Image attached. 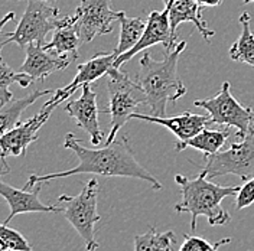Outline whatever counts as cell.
Segmentation results:
<instances>
[{"label":"cell","instance_id":"cell-1","mask_svg":"<svg viewBox=\"0 0 254 251\" xmlns=\"http://www.w3.org/2000/svg\"><path fill=\"white\" fill-rule=\"evenodd\" d=\"M64 147L72 150L77 155L79 160L78 165L63 172L31 175L23 189H32L38 184H47L54 179L68 178L79 173H91L106 178H134L149 182L155 190L162 189V184L158 179L137 162L131 144L126 136H123L120 140H114L110 144H106L101 149H88L82 146L72 133H68L64 140Z\"/></svg>","mask_w":254,"mask_h":251},{"label":"cell","instance_id":"cell-2","mask_svg":"<svg viewBox=\"0 0 254 251\" xmlns=\"http://www.w3.org/2000/svg\"><path fill=\"white\" fill-rule=\"evenodd\" d=\"M185 47L187 42L179 41L172 51L163 52L165 58L162 61L153 60L150 54H144L139 61L140 71L136 81L142 87L146 104L155 117H165L166 104L169 101L176 104L187 93V87L178 75V61Z\"/></svg>","mask_w":254,"mask_h":251},{"label":"cell","instance_id":"cell-3","mask_svg":"<svg viewBox=\"0 0 254 251\" xmlns=\"http://www.w3.org/2000/svg\"><path fill=\"white\" fill-rule=\"evenodd\" d=\"M175 182L181 188L182 201L175 205L178 214H190V230H196L198 217H205L211 227L227 225L231 215L222 208V199L237 195L241 187H222L206 179L205 172L196 176L176 175Z\"/></svg>","mask_w":254,"mask_h":251},{"label":"cell","instance_id":"cell-4","mask_svg":"<svg viewBox=\"0 0 254 251\" xmlns=\"http://www.w3.org/2000/svg\"><path fill=\"white\" fill-rule=\"evenodd\" d=\"M98 192V182L93 178L84 185L78 195H61L57 201V205L61 206L64 217L82 238L84 246L88 251H95L98 249L94 230L95 224L101 220L97 211Z\"/></svg>","mask_w":254,"mask_h":251},{"label":"cell","instance_id":"cell-5","mask_svg":"<svg viewBox=\"0 0 254 251\" xmlns=\"http://www.w3.org/2000/svg\"><path fill=\"white\" fill-rule=\"evenodd\" d=\"M61 17L60 9L42 0H28L23 16L20 17L13 32L4 33L1 47L12 42L17 44L20 49H26L29 44L45 45V38L51 31L60 26Z\"/></svg>","mask_w":254,"mask_h":251},{"label":"cell","instance_id":"cell-6","mask_svg":"<svg viewBox=\"0 0 254 251\" xmlns=\"http://www.w3.org/2000/svg\"><path fill=\"white\" fill-rule=\"evenodd\" d=\"M110 81L107 84L109 91V109L104 113L111 116V127L107 136V144L116 140L120 128L130 120V116L134 113L136 107L146 103V95L143 93L139 82L130 78L127 72H122L117 68H113L110 72Z\"/></svg>","mask_w":254,"mask_h":251},{"label":"cell","instance_id":"cell-7","mask_svg":"<svg viewBox=\"0 0 254 251\" xmlns=\"http://www.w3.org/2000/svg\"><path fill=\"white\" fill-rule=\"evenodd\" d=\"M195 107H201L208 111L211 123L225 127H234L237 130V137L244 139L254 122L253 107H246L240 104L237 98L231 94V85L224 81L218 94L205 100H195Z\"/></svg>","mask_w":254,"mask_h":251},{"label":"cell","instance_id":"cell-8","mask_svg":"<svg viewBox=\"0 0 254 251\" xmlns=\"http://www.w3.org/2000/svg\"><path fill=\"white\" fill-rule=\"evenodd\" d=\"M202 172L206 178H218L225 175H236L247 181L254 176V122L249 134L241 143H231L228 150L215 155H205Z\"/></svg>","mask_w":254,"mask_h":251},{"label":"cell","instance_id":"cell-9","mask_svg":"<svg viewBox=\"0 0 254 251\" xmlns=\"http://www.w3.org/2000/svg\"><path fill=\"white\" fill-rule=\"evenodd\" d=\"M75 16L81 41L88 44L95 36L111 33L113 22L120 20L122 12L111 9V0H81Z\"/></svg>","mask_w":254,"mask_h":251},{"label":"cell","instance_id":"cell-10","mask_svg":"<svg viewBox=\"0 0 254 251\" xmlns=\"http://www.w3.org/2000/svg\"><path fill=\"white\" fill-rule=\"evenodd\" d=\"M163 45L165 52L172 51L178 45V35H174V32L171 29V22H169V15L168 10L163 9L162 12L159 10H152L147 16V23L143 32L142 38L139 39V42L128 49L127 52L119 55L116 58L114 68L120 69V66L127 61H130L133 57H136L137 54H140L142 51L147 49L149 47L153 45Z\"/></svg>","mask_w":254,"mask_h":251},{"label":"cell","instance_id":"cell-11","mask_svg":"<svg viewBox=\"0 0 254 251\" xmlns=\"http://www.w3.org/2000/svg\"><path fill=\"white\" fill-rule=\"evenodd\" d=\"M1 160V169H0V196L9 205V215L4 220V224H9L19 214H28V212H61L60 205H45L39 199V193L42 189V184H38L32 189H17L3 182L1 176L10 172V168L6 162V159Z\"/></svg>","mask_w":254,"mask_h":251},{"label":"cell","instance_id":"cell-12","mask_svg":"<svg viewBox=\"0 0 254 251\" xmlns=\"http://www.w3.org/2000/svg\"><path fill=\"white\" fill-rule=\"evenodd\" d=\"M116 58H117L116 51H113L111 54L98 52L97 55H94L87 63L78 65L75 78L72 79L68 85H65L64 88L57 90L54 93V97H51L44 106L45 107H51V109H57L63 101L68 100L69 97H72V94L78 88H82V85L93 84L94 81L101 78L103 75H107L111 69L114 68Z\"/></svg>","mask_w":254,"mask_h":251},{"label":"cell","instance_id":"cell-13","mask_svg":"<svg viewBox=\"0 0 254 251\" xmlns=\"http://www.w3.org/2000/svg\"><path fill=\"white\" fill-rule=\"evenodd\" d=\"M55 109L42 106L41 111L28 119L26 122H19L17 125L0 137V159L7 156H22L26 153L28 146L38 140V131L47 123L51 113Z\"/></svg>","mask_w":254,"mask_h":251},{"label":"cell","instance_id":"cell-14","mask_svg":"<svg viewBox=\"0 0 254 251\" xmlns=\"http://www.w3.org/2000/svg\"><path fill=\"white\" fill-rule=\"evenodd\" d=\"M64 110L77 122L81 128H84L90 134L91 143L94 146H98L101 143L104 134L98 123L100 110L97 107V94L91 90V84L82 85L81 97L77 100H69L65 104Z\"/></svg>","mask_w":254,"mask_h":251},{"label":"cell","instance_id":"cell-15","mask_svg":"<svg viewBox=\"0 0 254 251\" xmlns=\"http://www.w3.org/2000/svg\"><path fill=\"white\" fill-rule=\"evenodd\" d=\"M26 60L22 63L20 71L28 74L33 81H44L51 74L65 69L72 61V57L58 55L48 51L42 44H29L26 49Z\"/></svg>","mask_w":254,"mask_h":251},{"label":"cell","instance_id":"cell-16","mask_svg":"<svg viewBox=\"0 0 254 251\" xmlns=\"http://www.w3.org/2000/svg\"><path fill=\"white\" fill-rule=\"evenodd\" d=\"M130 119H137L142 122L149 123H156V125L166 127L171 133L176 136L178 141H185L198 134L201 130L205 128L206 125H211L209 116L204 114H193V113H182L179 116L172 117H155L152 114H140V113H133Z\"/></svg>","mask_w":254,"mask_h":251},{"label":"cell","instance_id":"cell-17","mask_svg":"<svg viewBox=\"0 0 254 251\" xmlns=\"http://www.w3.org/2000/svg\"><path fill=\"white\" fill-rule=\"evenodd\" d=\"M163 4L168 10L174 35H176V29L181 23L192 22L206 42H211L215 32L208 28V23L202 19V9L198 0H163Z\"/></svg>","mask_w":254,"mask_h":251},{"label":"cell","instance_id":"cell-18","mask_svg":"<svg viewBox=\"0 0 254 251\" xmlns=\"http://www.w3.org/2000/svg\"><path fill=\"white\" fill-rule=\"evenodd\" d=\"M81 44L82 41L77 26V16L74 13L61 17L60 26L54 31L51 42L45 44L44 47L58 55H66L72 57L74 60H78V49Z\"/></svg>","mask_w":254,"mask_h":251},{"label":"cell","instance_id":"cell-19","mask_svg":"<svg viewBox=\"0 0 254 251\" xmlns=\"http://www.w3.org/2000/svg\"><path fill=\"white\" fill-rule=\"evenodd\" d=\"M231 127H224L222 130H209L204 128L193 137L185 141H176L175 150L182 152L187 147H193L196 150H201L205 155H215L220 152L222 146L227 143L228 137L231 136Z\"/></svg>","mask_w":254,"mask_h":251},{"label":"cell","instance_id":"cell-20","mask_svg":"<svg viewBox=\"0 0 254 251\" xmlns=\"http://www.w3.org/2000/svg\"><path fill=\"white\" fill-rule=\"evenodd\" d=\"M52 93H54L52 90H35L23 98L12 100L7 104L0 106V137L9 130H12L20 122L22 113L29 106H32L38 98L52 94Z\"/></svg>","mask_w":254,"mask_h":251},{"label":"cell","instance_id":"cell-21","mask_svg":"<svg viewBox=\"0 0 254 251\" xmlns=\"http://www.w3.org/2000/svg\"><path fill=\"white\" fill-rule=\"evenodd\" d=\"M240 25L241 33L228 54L233 61H240L254 68V33L250 28V15L247 12H243L240 16Z\"/></svg>","mask_w":254,"mask_h":251},{"label":"cell","instance_id":"cell-22","mask_svg":"<svg viewBox=\"0 0 254 251\" xmlns=\"http://www.w3.org/2000/svg\"><path fill=\"white\" fill-rule=\"evenodd\" d=\"M120 39H119V45L114 48L117 57L127 52L128 49L134 47L139 39L142 38L144 28L147 20H144L143 17H130L126 16L125 12H122L120 16Z\"/></svg>","mask_w":254,"mask_h":251},{"label":"cell","instance_id":"cell-23","mask_svg":"<svg viewBox=\"0 0 254 251\" xmlns=\"http://www.w3.org/2000/svg\"><path fill=\"white\" fill-rule=\"evenodd\" d=\"M174 244V231L159 233L155 227H149L144 234L134 236V251H172Z\"/></svg>","mask_w":254,"mask_h":251},{"label":"cell","instance_id":"cell-24","mask_svg":"<svg viewBox=\"0 0 254 251\" xmlns=\"http://www.w3.org/2000/svg\"><path fill=\"white\" fill-rule=\"evenodd\" d=\"M13 82H17L22 88H26L33 82V79L28 74H25L22 71L15 72L9 65H6L4 63H0V106H4V104H7L9 101L13 100L12 98L13 94L9 90V87Z\"/></svg>","mask_w":254,"mask_h":251},{"label":"cell","instance_id":"cell-25","mask_svg":"<svg viewBox=\"0 0 254 251\" xmlns=\"http://www.w3.org/2000/svg\"><path fill=\"white\" fill-rule=\"evenodd\" d=\"M231 241H233V238L227 237V238H222L217 243H209L202 237L185 234L184 243H182L179 251H220V247L225 246V244H230Z\"/></svg>","mask_w":254,"mask_h":251},{"label":"cell","instance_id":"cell-26","mask_svg":"<svg viewBox=\"0 0 254 251\" xmlns=\"http://www.w3.org/2000/svg\"><path fill=\"white\" fill-rule=\"evenodd\" d=\"M0 241L10 251H33L29 241L7 224H0Z\"/></svg>","mask_w":254,"mask_h":251},{"label":"cell","instance_id":"cell-27","mask_svg":"<svg viewBox=\"0 0 254 251\" xmlns=\"http://www.w3.org/2000/svg\"><path fill=\"white\" fill-rule=\"evenodd\" d=\"M254 204V176L244 181V185L236 195V209L241 211L244 208H249L250 205Z\"/></svg>","mask_w":254,"mask_h":251},{"label":"cell","instance_id":"cell-28","mask_svg":"<svg viewBox=\"0 0 254 251\" xmlns=\"http://www.w3.org/2000/svg\"><path fill=\"white\" fill-rule=\"evenodd\" d=\"M15 17H16L15 12H9V13H6V15L0 19V33H1L3 26H4L7 22H10V20H15ZM0 49H1V44H0ZM0 63H3V58H1V51H0Z\"/></svg>","mask_w":254,"mask_h":251},{"label":"cell","instance_id":"cell-29","mask_svg":"<svg viewBox=\"0 0 254 251\" xmlns=\"http://www.w3.org/2000/svg\"><path fill=\"white\" fill-rule=\"evenodd\" d=\"M201 6H220L224 0H198Z\"/></svg>","mask_w":254,"mask_h":251},{"label":"cell","instance_id":"cell-30","mask_svg":"<svg viewBox=\"0 0 254 251\" xmlns=\"http://www.w3.org/2000/svg\"><path fill=\"white\" fill-rule=\"evenodd\" d=\"M13 1H19V0H13ZM42 1L49 3V4H52V6H57V0H42Z\"/></svg>","mask_w":254,"mask_h":251},{"label":"cell","instance_id":"cell-31","mask_svg":"<svg viewBox=\"0 0 254 251\" xmlns=\"http://www.w3.org/2000/svg\"><path fill=\"white\" fill-rule=\"evenodd\" d=\"M0 251H10V250H9V249H7V247H6V246H4V244L0 241Z\"/></svg>","mask_w":254,"mask_h":251},{"label":"cell","instance_id":"cell-32","mask_svg":"<svg viewBox=\"0 0 254 251\" xmlns=\"http://www.w3.org/2000/svg\"><path fill=\"white\" fill-rule=\"evenodd\" d=\"M244 4H249V3H254V0H241Z\"/></svg>","mask_w":254,"mask_h":251}]
</instances>
